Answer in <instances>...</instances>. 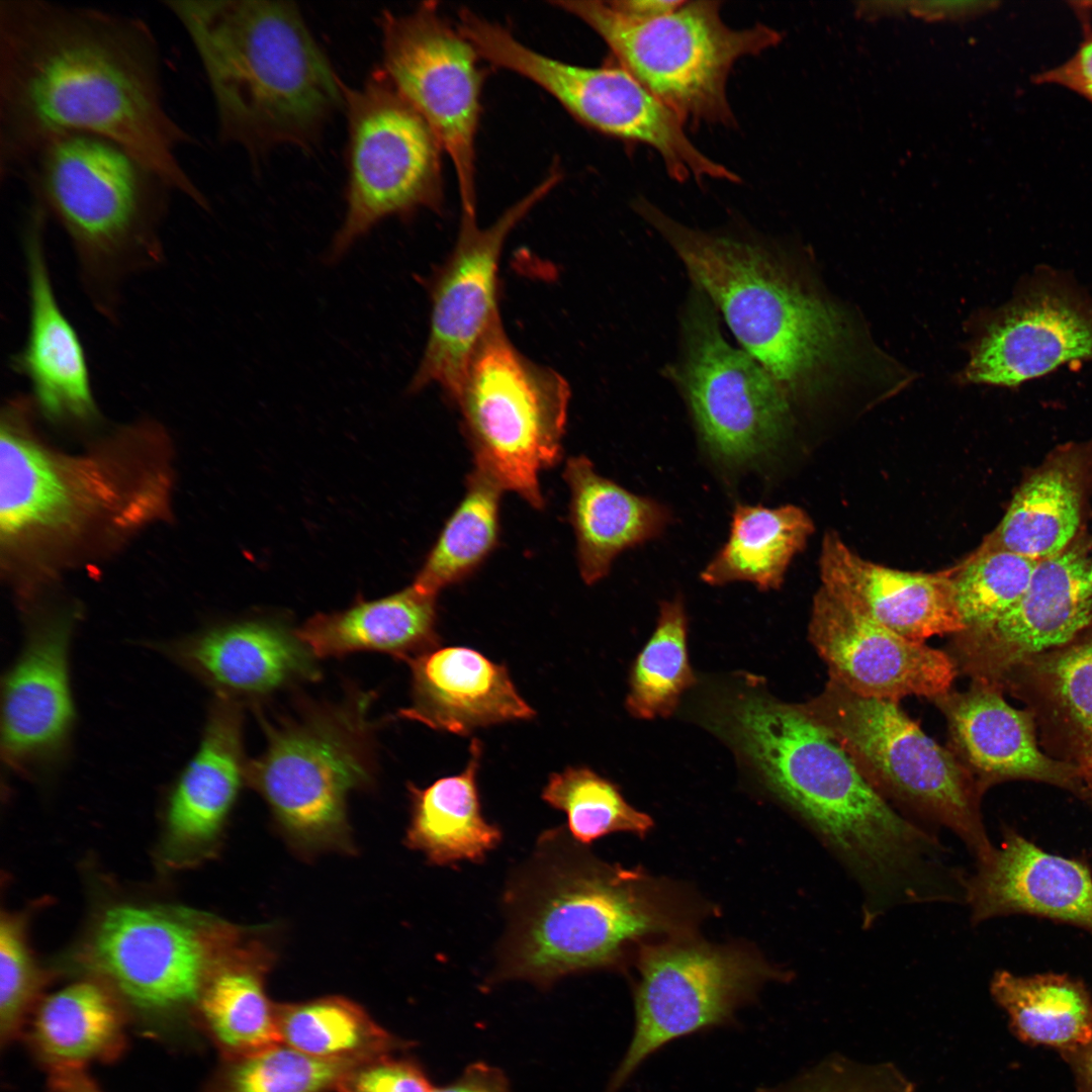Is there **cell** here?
I'll return each mask as SVG.
<instances>
[{
  "label": "cell",
  "instance_id": "7dc6e473",
  "mask_svg": "<svg viewBox=\"0 0 1092 1092\" xmlns=\"http://www.w3.org/2000/svg\"><path fill=\"white\" fill-rule=\"evenodd\" d=\"M390 1055L351 1068L336 1087L337 1092H431L433 1087L421 1066L413 1060Z\"/></svg>",
  "mask_w": 1092,
  "mask_h": 1092
},
{
  "label": "cell",
  "instance_id": "8fae6325",
  "mask_svg": "<svg viewBox=\"0 0 1092 1092\" xmlns=\"http://www.w3.org/2000/svg\"><path fill=\"white\" fill-rule=\"evenodd\" d=\"M458 28L479 57L533 81L584 124L649 146L678 181L740 178L701 152L679 118L619 66L581 67L552 59L519 41L507 28L462 9Z\"/></svg>",
  "mask_w": 1092,
  "mask_h": 1092
},
{
  "label": "cell",
  "instance_id": "60d3db41",
  "mask_svg": "<svg viewBox=\"0 0 1092 1092\" xmlns=\"http://www.w3.org/2000/svg\"><path fill=\"white\" fill-rule=\"evenodd\" d=\"M688 620L682 601L660 604L655 630L637 656L630 672L626 707L640 719L668 717L681 696L696 684L690 665Z\"/></svg>",
  "mask_w": 1092,
  "mask_h": 1092
},
{
  "label": "cell",
  "instance_id": "9c48e42d",
  "mask_svg": "<svg viewBox=\"0 0 1092 1092\" xmlns=\"http://www.w3.org/2000/svg\"><path fill=\"white\" fill-rule=\"evenodd\" d=\"M569 399L567 381L521 354L498 314L474 348L452 402L474 464L541 510L539 476L561 459Z\"/></svg>",
  "mask_w": 1092,
  "mask_h": 1092
},
{
  "label": "cell",
  "instance_id": "ac0fdd59",
  "mask_svg": "<svg viewBox=\"0 0 1092 1092\" xmlns=\"http://www.w3.org/2000/svg\"><path fill=\"white\" fill-rule=\"evenodd\" d=\"M237 933L226 926L198 929L162 911L121 906L102 918L93 954L134 1005L166 1010L198 1000Z\"/></svg>",
  "mask_w": 1092,
  "mask_h": 1092
},
{
  "label": "cell",
  "instance_id": "9a60e30c",
  "mask_svg": "<svg viewBox=\"0 0 1092 1092\" xmlns=\"http://www.w3.org/2000/svg\"><path fill=\"white\" fill-rule=\"evenodd\" d=\"M560 179L558 169L551 171L488 226L478 225L476 213L462 212L453 251L425 282L431 301L430 328L410 392L436 384L453 399L474 348L499 314L497 272L505 242Z\"/></svg>",
  "mask_w": 1092,
  "mask_h": 1092
},
{
  "label": "cell",
  "instance_id": "74e56055",
  "mask_svg": "<svg viewBox=\"0 0 1092 1092\" xmlns=\"http://www.w3.org/2000/svg\"><path fill=\"white\" fill-rule=\"evenodd\" d=\"M34 1049L51 1067L86 1066L116 1058L124 1024L113 999L92 983L70 985L49 996L30 1027Z\"/></svg>",
  "mask_w": 1092,
  "mask_h": 1092
},
{
  "label": "cell",
  "instance_id": "ab89813d",
  "mask_svg": "<svg viewBox=\"0 0 1092 1092\" xmlns=\"http://www.w3.org/2000/svg\"><path fill=\"white\" fill-rule=\"evenodd\" d=\"M277 1024L281 1043L328 1061L362 1063L408 1045L337 996L277 1005Z\"/></svg>",
  "mask_w": 1092,
  "mask_h": 1092
},
{
  "label": "cell",
  "instance_id": "7402d4cb",
  "mask_svg": "<svg viewBox=\"0 0 1092 1092\" xmlns=\"http://www.w3.org/2000/svg\"><path fill=\"white\" fill-rule=\"evenodd\" d=\"M933 702L945 717L949 749L984 793L1001 783L1029 781L1084 799L1078 771L1041 749L1031 713L1011 706L1000 690L972 682L968 690H950Z\"/></svg>",
  "mask_w": 1092,
  "mask_h": 1092
},
{
  "label": "cell",
  "instance_id": "f1b7e54d",
  "mask_svg": "<svg viewBox=\"0 0 1092 1092\" xmlns=\"http://www.w3.org/2000/svg\"><path fill=\"white\" fill-rule=\"evenodd\" d=\"M412 701L403 718L466 735L476 728L533 718L504 664L467 647L430 650L408 662Z\"/></svg>",
  "mask_w": 1092,
  "mask_h": 1092
},
{
  "label": "cell",
  "instance_id": "30bf717a",
  "mask_svg": "<svg viewBox=\"0 0 1092 1092\" xmlns=\"http://www.w3.org/2000/svg\"><path fill=\"white\" fill-rule=\"evenodd\" d=\"M369 698L359 695L300 720L266 724V749L247 764L246 780L302 847L348 845V795L368 785L375 768Z\"/></svg>",
  "mask_w": 1092,
  "mask_h": 1092
},
{
  "label": "cell",
  "instance_id": "7a4b0ae2",
  "mask_svg": "<svg viewBox=\"0 0 1092 1092\" xmlns=\"http://www.w3.org/2000/svg\"><path fill=\"white\" fill-rule=\"evenodd\" d=\"M711 722L856 884L864 929L897 908L954 897L963 868L952 852L891 805L804 704L744 691Z\"/></svg>",
  "mask_w": 1092,
  "mask_h": 1092
},
{
  "label": "cell",
  "instance_id": "bcb514c9",
  "mask_svg": "<svg viewBox=\"0 0 1092 1092\" xmlns=\"http://www.w3.org/2000/svg\"><path fill=\"white\" fill-rule=\"evenodd\" d=\"M32 969L16 926L2 921L0 928V1035L10 1042L20 1030L33 998Z\"/></svg>",
  "mask_w": 1092,
  "mask_h": 1092
},
{
  "label": "cell",
  "instance_id": "1f68e13d",
  "mask_svg": "<svg viewBox=\"0 0 1092 1092\" xmlns=\"http://www.w3.org/2000/svg\"><path fill=\"white\" fill-rule=\"evenodd\" d=\"M242 739L239 705L217 697L198 749L169 799L168 828L175 840L202 845L219 833L247 778Z\"/></svg>",
  "mask_w": 1092,
  "mask_h": 1092
},
{
  "label": "cell",
  "instance_id": "ba28073f",
  "mask_svg": "<svg viewBox=\"0 0 1092 1092\" xmlns=\"http://www.w3.org/2000/svg\"><path fill=\"white\" fill-rule=\"evenodd\" d=\"M804 706L889 802L951 831L976 862L991 854L994 845L981 811L984 792L952 751L929 737L899 702L862 697L829 679Z\"/></svg>",
  "mask_w": 1092,
  "mask_h": 1092
},
{
  "label": "cell",
  "instance_id": "db71d44e",
  "mask_svg": "<svg viewBox=\"0 0 1092 1092\" xmlns=\"http://www.w3.org/2000/svg\"><path fill=\"white\" fill-rule=\"evenodd\" d=\"M1061 1057L1074 1075L1077 1092H1092V1036L1083 1045Z\"/></svg>",
  "mask_w": 1092,
  "mask_h": 1092
},
{
  "label": "cell",
  "instance_id": "c3c4849f",
  "mask_svg": "<svg viewBox=\"0 0 1092 1092\" xmlns=\"http://www.w3.org/2000/svg\"><path fill=\"white\" fill-rule=\"evenodd\" d=\"M1079 19L1082 39L1070 59L1062 65L1034 75L1035 84L1065 87L1092 103V21L1088 2H1071Z\"/></svg>",
  "mask_w": 1092,
  "mask_h": 1092
},
{
  "label": "cell",
  "instance_id": "d4e9b609",
  "mask_svg": "<svg viewBox=\"0 0 1092 1092\" xmlns=\"http://www.w3.org/2000/svg\"><path fill=\"white\" fill-rule=\"evenodd\" d=\"M819 570L824 590L904 637L924 641L965 629L956 602L954 568L936 573L892 569L863 559L831 532L823 539Z\"/></svg>",
  "mask_w": 1092,
  "mask_h": 1092
},
{
  "label": "cell",
  "instance_id": "6da1fadb",
  "mask_svg": "<svg viewBox=\"0 0 1092 1092\" xmlns=\"http://www.w3.org/2000/svg\"><path fill=\"white\" fill-rule=\"evenodd\" d=\"M164 97L159 46L144 20L44 0L0 2L1 182L51 139L90 132L209 209L178 157L192 138Z\"/></svg>",
  "mask_w": 1092,
  "mask_h": 1092
},
{
  "label": "cell",
  "instance_id": "d6986e66",
  "mask_svg": "<svg viewBox=\"0 0 1092 1092\" xmlns=\"http://www.w3.org/2000/svg\"><path fill=\"white\" fill-rule=\"evenodd\" d=\"M1090 565L1080 544L1038 560L1010 609L986 626L952 635L948 653L958 670L973 684L998 689L1012 669L1071 639L1092 619Z\"/></svg>",
  "mask_w": 1092,
  "mask_h": 1092
},
{
  "label": "cell",
  "instance_id": "8992f818",
  "mask_svg": "<svg viewBox=\"0 0 1092 1092\" xmlns=\"http://www.w3.org/2000/svg\"><path fill=\"white\" fill-rule=\"evenodd\" d=\"M562 826L540 834L503 895L506 928L491 983L548 987L614 964L657 919L625 875L595 860Z\"/></svg>",
  "mask_w": 1092,
  "mask_h": 1092
},
{
  "label": "cell",
  "instance_id": "d590c367",
  "mask_svg": "<svg viewBox=\"0 0 1092 1092\" xmlns=\"http://www.w3.org/2000/svg\"><path fill=\"white\" fill-rule=\"evenodd\" d=\"M812 532L811 519L796 506L738 504L728 539L704 567L701 578L710 585L745 581L761 590L777 589Z\"/></svg>",
  "mask_w": 1092,
  "mask_h": 1092
},
{
  "label": "cell",
  "instance_id": "4dcf8cb0",
  "mask_svg": "<svg viewBox=\"0 0 1092 1092\" xmlns=\"http://www.w3.org/2000/svg\"><path fill=\"white\" fill-rule=\"evenodd\" d=\"M562 476L570 491L568 517L579 574L586 584L602 580L622 552L657 538L670 523L665 506L602 476L584 455L568 458Z\"/></svg>",
  "mask_w": 1092,
  "mask_h": 1092
},
{
  "label": "cell",
  "instance_id": "3957f363",
  "mask_svg": "<svg viewBox=\"0 0 1092 1092\" xmlns=\"http://www.w3.org/2000/svg\"><path fill=\"white\" fill-rule=\"evenodd\" d=\"M188 34L214 100L218 136L260 155L310 149L344 84L291 2L166 0Z\"/></svg>",
  "mask_w": 1092,
  "mask_h": 1092
},
{
  "label": "cell",
  "instance_id": "9f6ffc18",
  "mask_svg": "<svg viewBox=\"0 0 1092 1092\" xmlns=\"http://www.w3.org/2000/svg\"><path fill=\"white\" fill-rule=\"evenodd\" d=\"M1089 578H1090V580L1092 582V562H1091L1090 570H1089Z\"/></svg>",
  "mask_w": 1092,
  "mask_h": 1092
},
{
  "label": "cell",
  "instance_id": "484cf974",
  "mask_svg": "<svg viewBox=\"0 0 1092 1092\" xmlns=\"http://www.w3.org/2000/svg\"><path fill=\"white\" fill-rule=\"evenodd\" d=\"M998 689L1031 713L1041 749L1078 771L1085 801L1092 795V619L1012 669Z\"/></svg>",
  "mask_w": 1092,
  "mask_h": 1092
},
{
  "label": "cell",
  "instance_id": "4316f807",
  "mask_svg": "<svg viewBox=\"0 0 1092 1092\" xmlns=\"http://www.w3.org/2000/svg\"><path fill=\"white\" fill-rule=\"evenodd\" d=\"M26 404L23 398L11 401L1 426L0 528L8 542L70 527L100 496L90 473L53 456L27 435Z\"/></svg>",
  "mask_w": 1092,
  "mask_h": 1092
},
{
  "label": "cell",
  "instance_id": "f907efd6",
  "mask_svg": "<svg viewBox=\"0 0 1092 1092\" xmlns=\"http://www.w3.org/2000/svg\"><path fill=\"white\" fill-rule=\"evenodd\" d=\"M996 5L994 1H923L911 2L909 11L928 20L965 19L992 10Z\"/></svg>",
  "mask_w": 1092,
  "mask_h": 1092
},
{
  "label": "cell",
  "instance_id": "681fc988",
  "mask_svg": "<svg viewBox=\"0 0 1092 1092\" xmlns=\"http://www.w3.org/2000/svg\"><path fill=\"white\" fill-rule=\"evenodd\" d=\"M431 1092H511L508 1078L500 1069L475 1063L454 1082L433 1088Z\"/></svg>",
  "mask_w": 1092,
  "mask_h": 1092
},
{
  "label": "cell",
  "instance_id": "ee69618b",
  "mask_svg": "<svg viewBox=\"0 0 1092 1092\" xmlns=\"http://www.w3.org/2000/svg\"><path fill=\"white\" fill-rule=\"evenodd\" d=\"M1037 561L998 549H980L954 568L953 588L965 629L986 626L1026 589Z\"/></svg>",
  "mask_w": 1092,
  "mask_h": 1092
},
{
  "label": "cell",
  "instance_id": "603a6c76",
  "mask_svg": "<svg viewBox=\"0 0 1092 1092\" xmlns=\"http://www.w3.org/2000/svg\"><path fill=\"white\" fill-rule=\"evenodd\" d=\"M48 216L31 203L24 230L29 326L13 370L31 386L32 400L49 419L90 423L98 417L80 339L57 299L44 252Z\"/></svg>",
  "mask_w": 1092,
  "mask_h": 1092
},
{
  "label": "cell",
  "instance_id": "e575fe53",
  "mask_svg": "<svg viewBox=\"0 0 1092 1092\" xmlns=\"http://www.w3.org/2000/svg\"><path fill=\"white\" fill-rule=\"evenodd\" d=\"M481 744L472 740L464 770L426 788L408 786L411 821L405 844L431 864L481 862L503 840V831L482 813L476 782Z\"/></svg>",
  "mask_w": 1092,
  "mask_h": 1092
},
{
  "label": "cell",
  "instance_id": "f6af8a7d",
  "mask_svg": "<svg viewBox=\"0 0 1092 1092\" xmlns=\"http://www.w3.org/2000/svg\"><path fill=\"white\" fill-rule=\"evenodd\" d=\"M759 1092H915L892 1063L863 1065L834 1055L792 1081Z\"/></svg>",
  "mask_w": 1092,
  "mask_h": 1092
},
{
  "label": "cell",
  "instance_id": "11a10c76",
  "mask_svg": "<svg viewBox=\"0 0 1092 1092\" xmlns=\"http://www.w3.org/2000/svg\"><path fill=\"white\" fill-rule=\"evenodd\" d=\"M1084 802L1092 808V795L1088 796Z\"/></svg>",
  "mask_w": 1092,
  "mask_h": 1092
},
{
  "label": "cell",
  "instance_id": "b9f144b4",
  "mask_svg": "<svg viewBox=\"0 0 1092 1092\" xmlns=\"http://www.w3.org/2000/svg\"><path fill=\"white\" fill-rule=\"evenodd\" d=\"M542 799L566 814L568 832L583 845L615 832L644 835L653 826L647 814L626 802L615 784L584 766L552 774Z\"/></svg>",
  "mask_w": 1092,
  "mask_h": 1092
},
{
  "label": "cell",
  "instance_id": "4fadbf2b",
  "mask_svg": "<svg viewBox=\"0 0 1092 1092\" xmlns=\"http://www.w3.org/2000/svg\"><path fill=\"white\" fill-rule=\"evenodd\" d=\"M696 291L670 374L710 455L727 467L751 466L782 440L791 397L759 362L725 339L718 311Z\"/></svg>",
  "mask_w": 1092,
  "mask_h": 1092
},
{
  "label": "cell",
  "instance_id": "5b68a950",
  "mask_svg": "<svg viewBox=\"0 0 1092 1092\" xmlns=\"http://www.w3.org/2000/svg\"><path fill=\"white\" fill-rule=\"evenodd\" d=\"M18 175L67 235L89 301L116 321L125 283L164 259L174 191L122 145L82 131L48 141Z\"/></svg>",
  "mask_w": 1092,
  "mask_h": 1092
},
{
  "label": "cell",
  "instance_id": "2e32d148",
  "mask_svg": "<svg viewBox=\"0 0 1092 1092\" xmlns=\"http://www.w3.org/2000/svg\"><path fill=\"white\" fill-rule=\"evenodd\" d=\"M1075 361H1092V295L1067 272L1039 266L985 316L962 379L1015 387Z\"/></svg>",
  "mask_w": 1092,
  "mask_h": 1092
},
{
  "label": "cell",
  "instance_id": "83f0119b",
  "mask_svg": "<svg viewBox=\"0 0 1092 1092\" xmlns=\"http://www.w3.org/2000/svg\"><path fill=\"white\" fill-rule=\"evenodd\" d=\"M163 650L219 698L259 697L293 681L315 679L314 656L295 631L267 621H244L205 630Z\"/></svg>",
  "mask_w": 1092,
  "mask_h": 1092
},
{
  "label": "cell",
  "instance_id": "816d5d0a",
  "mask_svg": "<svg viewBox=\"0 0 1092 1092\" xmlns=\"http://www.w3.org/2000/svg\"><path fill=\"white\" fill-rule=\"evenodd\" d=\"M49 1086L52 1092H102L84 1066L51 1067Z\"/></svg>",
  "mask_w": 1092,
  "mask_h": 1092
},
{
  "label": "cell",
  "instance_id": "8d00e7d4",
  "mask_svg": "<svg viewBox=\"0 0 1092 1092\" xmlns=\"http://www.w3.org/2000/svg\"><path fill=\"white\" fill-rule=\"evenodd\" d=\"M990 993L1007 1014L1012 1033L1024 1043L1052 1048L1062 1056L1092 1036V995L1080 979L999 970L991 979Z\"/></svg>",
  "mask_w": 1092,
  "mask_h": 1092
},
{
  "label": "cell",
  "instance_id": "f546056e",
  "mask_svg": "<svg viewBox=\"0 0 1092 1092\" xmlns=\"http://www.w3.org/2000/svg\"><path fill=\"white\" fill-rule=\"evenodd\" d=\"M1092 487V441L1054 450L1022 481L995 531L981 546L1038 561L1069 547Z\"/></svg>",
  "mask_w": 1092,
  "mask_h": 1092
},
{
  "label": "cell",
  "instance_id": "f35d334b",
  "mask_svg": "<svg viewBox=\"0 0 1092 1092\" xmlns=\"http://www.w3.org/2000/svg\"><path fill=\"white\" fill-rule=\"evenodd\" d=\"M505 487L486 468L474 464L465 493L447 520L413 582L438 596L472 574L494 549Z\"/></svg>",
  "mask_w": 1092,
  "mask_h": 1092
},
{
  "label": "cell",
  "instance_id": "d6a6232c",
  "mask_svg": "<svg viewBox=\"0 0 1092 1092\" xmlns=\"http://www.w3.org/2000/svg\"><path fill=\"white\" fill-rule=\"evenodd\" d=\"M437 596L412 585L348 609L316 614L297 631L314 657L379 651L407 662L438 647Z\"/></svg>",
  "mask_w": 1092,
  "mask_h": 1092
},
{
  "label": "cell",
  "instance_id": "7c38bea8",
  "mask_svg": "<svg viewBox=\"0 0 1092 1092\" xmlns=\"http://www.w3.org/2000/svg\"><path fill=\"white\" fill-rule=\"evenodd\" d=\"M348 184L344 219L324 256L340 261L378 223L442 204L440 150L433 131L383 70L344 85Z\"/></svg>",
  "mask_w": 1092,
  "mask_h": 1092
},
{
  "label": "cell",
  "instance_id": "44dd1931",
  "mask_svg": "<svg viewBox=\"0 0 1092 1092\" xmlns=\"http://www.w3.org/2000/svg\"><path fill=\"white\" fill-rule=\"evenodd\" d=\"M74 625L71 612L37 620L3 678L1 749L14 770L55 768L68 751L75 722L69 675Z\"/></svg>",
  "mask_w": 1092,
  "mask_h": 1092
},
{
  "label": "cell",
  "instance_id": "5bb4252c",
  "mask_svg": "<svg viewBox=\"0 0 1092 1092\" xmlns=\"http://www.w3.org/2000/svg\"><path fill=\"white\" fill-rule=\"evenodd\" d=\"M383 71L427 122L456 173L461 208L476 212L475 140L482 74L472 43L427 2L380 17Z\"/></svg>",
  "mask_w": 1092,
  "mask_h": 1092
},
{
  "label": "cell",
  "instance_id": "e0dca14e",
  "mask_svg": "<svg viewBox=\"0 0 1092 1092\" xmlns=\"http://www.w3.org/2000/svg\"><path fill=\"white\" fill-rule=\"evenodd\" d=\"M640 970L633 1035L605 1092H618L670 1041L728 1025L762 978L743 956L702 946L653 948Z\"/></svg>",
  "mask_w": 1092,
  "mask_h": 1092
},
{
  "label": "cell",
  "instance_id": "ffe728a7",
  "mask_svg": "<svg viewBox=\"0 0 1092 1092\" xmlns=\"http://www.w3.org/2000/svg\"><path fill=\"white\" fill-rule=\"evenodd\" d=\"M809 640L829 679L867 698L933 701L951 690L959 672L948 652L877 624L822 587L813 600Z\"/></svg>",
  "mask_w": 1092,
  "mask_h": 1092
},
{
  "label": "cell",
  "instance_id": "277c9868",
  "mask_svg": "<svg viewBox=\"0 0 1092 1092\" xmlns=\"http://www.w3.org/2000/svg\"><path fill=\"white\" fill-rule=\"evenodd\" d=\"M634 210L680 259L742 349L790 397L831 380L848 358L843 315L767 245L687 226L644 198Z\"/></svg>",
  "mask_w": 1092,
  "mask_h": 1092
},
{
  "label": "cell",
  "instance_id": "52a82bcc",
  "mask_svg": "<svg viewBox=\"0 0 1092 1092\" xmlns=\"http://www.w3.org/2000/svg\"><path fill=\"white\" fill-rule=\"evenodd\" d=\"M554 4L597 32L619 65L684 124L734 125L727 96L733 66L782 38L761 23L730 27L721 17L719 1H686L672 12L647 20L630 18L609 1Z\"/></svg>",
  "mask_w": 1092,
  "mask_h": 1092
},
{
  "label": "cell",
  "instance_id": "cb8c5ba5",
  "mask_svg": "<svg viewBox=\"0 0 1092 1092\" xmlns=\"http://www.w3.org/2000/svg\"><path fill=\"white\" fill-rule=\"evenodd\" d=\"M973 925L1030 915L1092 933V870L1083 858L1046 852L1010 827L969 875L966 903Z\"/></svg>",
  "mask_w": 1092,
  "mask_h": 1092
},
{
  "label": "cell",
  "instance_id": "7bdbcfd3",
  "mask_svg": "<svg viewBox=\"0 0 1092 1092\" xmlns=\"http://www.w3.org/2000/svg\"><path fill=\"white\" fill-rule=\"evenodd\" d=\"M358 1064L313 1058L279 1043L228 1059L208 1092H327Z\"/></svg>",
  "mask_w": 1092,
  "mask_h": 1092
},
{
  "label": "cell",
  "instance_id": "f5cc1de1",
  "mask_svg": "<svg viewBox=\"0 0 1092 1092\" xmlns=\"http://www.w3.org/2000/svg\"><path fill=\"white\" fill-rule=\"evenodd\" d=\"M613 7L624 15L637 19L647 20L662 16L674 11L686 1L684 0H619L609 1Z\"/></svg>",
  "mask_w": 1092,
  "mask_h": 1092
},
{
  "label": "cell",
  "instance_id": "836d02e7",
  "mask_svg": "<svg viewBox=\"0 0 1092 1092\" xmlns=\"http://www.w3.org/2000/svg\"><path fill=\"white\" fill-rule=\"evenodd\" d=\"M239 935L224 949L200 992L203 1021L228 1059L281 1043L277 1005L266 993L272 953L258 937Z\"/></svg>",
  "mask_w": 1092,
  "mask_h": 1092
}]
</instances>
